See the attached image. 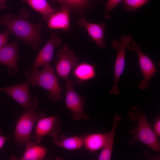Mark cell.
Segmentation results:
<instances>
[{
    "mask_svg": "<svg viewBox=\"0 0 160 160\" xmlns=\"http://www.w3.org/2000/svg\"><path fill=\"white\" fill-rule=\"evenodd\" d=\"M26 2L40 13L44 20L47 22L50 17L57 11L52 8L47 0H22Z\"/></svg>",
    "mask_w": 160,
    "mask_h": 160,
    "instance_id": "20",
    "label": "cell"
},
{
    "mask_svg": "<svg viewBox=\"0 0 160 160\" xmlns=\"http://www.w3.org/2000/svg\"><path fill=\"white\" fill-rule=\"evenodd\" d=\"M61 39L55 33L51 34L49 40L42 48L32 65L25 72L27 78L38 68L45 64L49 63L53 59L54 50L56 47L62 43Z\"/></svg>",
    "mask_w": 160,
    "mask_h": 160,
    "instance_id": "10",
    "label": "cell"
},
{
    "mask_svg": "<svg viewBox=\"0 0 160 160\" xmlns=\"http://www.w3.org/2000/svg\"><path fill=\"white\" fill-rule=\"evenodd\" d=\"M109 132L104 133H94L83 136L84 145L92 153L102 149L105 146Z\"/></svg>",
    "mask_w": 160,
    "mask_h": 160,
    "instance_id": "15",
    "label": "cell"
},
{
    "mask_svg": "<svg viewBox=\"0 0 160 160\" xmlns=\"http://www.w3.org/2000/svg\"><path fill=\"white\" fill-rule=\"evenodd\" d=\"M128 115L131 119L137 124V128L130 131L132 137L129 140V144L132 145L135 141H139L159 153L160 142L148 121L145 114L133 106L129 110Z\"/></svg>",
    "mask_w": 160,
    "mask_h": 160,
    "instance_id": "2",
    "label": "cell"
},
{
    "mask_svg": "<svg viewBox=\"0 0 160 160\" xmlns=\"http://www.w3.org/2000/svg\"><path fill=\"white\" fill-rule=\"evenodd\" d=\"M57 56L59 60L56 65V71L61 78L66 79L71 69L78 65V58L75 56L73 50L69 49L66 44L58 51Z\"/></svg>",
    "mask_w": 160,
    "mask_h": 160,
    "instance_id": "11",
    "label": "cell"
},
{
    "mask_svg": "<svg viewBox=\"0 0 160 160\" xmlns=\"http://www.w3.org/2000/svg\"><path fill=\"white\" fill-rule=\"evenodd\" d=\"M28 81L8 87L0 88V91L4 92L20 104L25 110H35L39 106L37 97L30 94Z\"/></svg>",
    "mask_w": 160,
    "mask_h": 160,
    "instance_id": "6",
    "label": "cell"
},
{
    "mask_svg": "<svg viewBox=\"0 0 160 160\" xmlns=\"http://www.w3.org/2000/svg\"><path fill=\"white\" fill-rule=\"evenodd\" d=\"M45 116L43 112L25 109L17 121L14 130V140L19 147L25 146L30 141L35 123Z\"/></svg>",
    "mask_w": 160,
    "mask_h": 160,
    "instance_id": "4",
    "label": "cell"
},
{
    "mask_svg": "<svg viewBox=\"0 0 160 160\" xmlns=\"http://www.w3.org/2000/svg\"><path fill=\"white\" fill-rule=\"evenodd\" d=\"M53 143L57 146L69 151L78 150L84 146L83 136H79L68 137L65 135H59L53 139Z\"/></svg>",
    "mask_w": 160,
    "mask_h": 160,
    "instance_id": "16",
    "label": "cell"
},
{
    "mask_svg": "<svg viewBox=\"0 0 160 160\" xmlns=\"http://www.w3.org/2000/svg\"><path fill=\"white\" fill-rule=\"evenodd\" d=\"M153 130L156 134L158 137L160 136V118L158 116L156 119L155 122L153 126Z\"/></svg>",
    "mask_w": 160,
    "mask_h": 160,
    "instance_id": "25",
    "label": "cell"
},
{
    "mask_svg": "<svg viewBox=\"0 0 160 160\" xmlns=\"http://www.w3.org/2000/svg\"><path fill=\"white\" fill-rule=\"evenodd\" d=\"M95 64L83 63L77 65L73 71V74L78 83L82 84L84 81L94 78L96 76Z\"/></svg>",
    "mask_w": 160,
    "mask_h": 160,
    "instance_id": "19",
    "label": "cell"
},
{
    "mask_svg": "<svg viewBox=\"0 0 160 160\" xmlns=\"http://www.w3.org/2000/svg\"><path fill=\"white\" fill-rule=\"evenodd\" d=\"M151 0H123L124 9L127 11L134 13L138 9L146 4Z\"/></svg>",
    "mask_w": 160,
    "mask_h": 160,
    "instance_id": "22",
    "label": "cell"
},
{
    "mask_svg": "<svg viewBox=\"0 0 160 160\" xmlns=\"http://www.w3.org/2000/svg\"><path fill=\"white\" fill-rule=\"evenodd\" d=\"M2 133V131L0 129V149L3 147L8 137L1 135Z\"/></svg>",
    "mask_w": 160,
    "mask_h": 160,
    "instance_id": "26",
    "label": "cell"
},
{
    "mask_svg": "<svg viewBox=\"0 0 160 160\" xmlns=\"http://www.w3.org/2000/svg\"><path fill=\"white\" fill-rule=\"evenodd\" d=\"M27 79L33 86H38L47 90L49 92V99L54 102L62 99L61 95L62 89L60 86L54 70L47 63L44 65L43 70L39 72L38 70L33 72Z\"/></svg>",
    "mask_w": 160,
    "mask_h": 160,
    "instance_id": "3",
    "label": "cell"
},
{
    "mask_svg": "<svg viewBox=\"0 0 160 160\" xmlns=\"http://www.w3.org/2000/svg\"><path fill=\"white\" fill-rule=\"evenodd\" d=\"M127 48L131 51L135 52L137 55L139 64L144 79L139 83L140 89H145L149 87L151 79L158 72L152 60L145 54L137 43L132 40Z\"/></svg>",
    "mask_w": 160,
    "mask_h": 160,
    "instance_id": "8",
    "label": "cell"
},
{
    "mask_svg": "<svg viewBox=\"0 0 160 160\" xmlns=\"http://www.w3.org/2000/svg\"><path fill=\"white\" fill-rule=\"evenodd\" d=\"M71 10L69 7L63 5L60 10L57 11L49 18L47 22L48 28L70 31V14Z\"/></svg>",
    "mask_w": 160,
    "mask_h": 160,
    "instance_id": "14",
    "label": "cell"
},
{
    "mask_svg": "<svg viewBox=\"0 0 160 160\" xmlns=\"http://www.w3.org/2000/svg\"><path fill=\"white\" fill-rule=\"evenodd\" d=\"M5 1L6 0H0V3L3 5L5 8L7 7Z\"/></svg>",
    "mask_w": 160,
    "mask_h": 160,
    "instance_id": "27",
    "label": "cell"
},
{
    "mask_svg": "<svg viewBox=\"0 0 160 160\" xmlns=\"http://www.w3.org/2000/svg\"><path fill=\"white\" fill-rule=\"evenodd\" d=\"M37 121L34 136L35 141L37 143H41L45 136L54 139L59 136L60 131L61 121L57 116H44Z\"/></svg>",
    "mask_w": 160,
    "mask_h": 160,
    "instance_id": "9",
    "label": "cell"
},
{
    "mask_svg": "<svg viewBox=\"0 0 160 160\" xmlns=\"http://www.w3.org/2000/svg\"><path fill=\"white\" fill-rule=\"evenodd\" d=\"M121 116L118 114L115 115L112 128L109 135L106 143L102 149L98 156L99 160H110L112 156L115 130L119 122L121 121Z\"/></svg>",
    "mask_w": 160,
    "mask_h": 160,
    "instance_id": "18",
    "label": "cell"
},
{
    "mask_svg": "<svg viewBox=\"0 0 160 160\" xmlns=\"http://www.w3.org/2000/svg\"><path fill=\"white\" fill-rule=\"evenodd\" d=\"M132 39V37L129 34L122 36L120 40H114L112 43V47L117 50V53L114 66L113 84L109 91L111 94L118 95L119 93L118 83L124 68L126 49Z\"/></svg>",
    "mask_w": 160,
    "mask_h": 160,
    "instance_id": "5",
    "label": "cell"
},
{
    "mask_svg": "<svg viewBox=\"0 0 160 160\" xmlns=\"http://www.w3.org/2000/svg\"><path fill=\"white\" fill-rule=\"evenodd\" d=\"M0 92H1L0 91Z\"/></svg>",
    "mask_w": 160,
    "mask_h": 160,
    "instance_id": "29",
    "label": "cell"
},
{
    "mask_svg": "<svg viewBox=\"0 0 160 160\" xmlns=\"http://www.w3.org/2000/svg\"><path fill=\"white\" fill-rule=\"evenodd\" d=\"M50 2H58L69 7L71 10L81 11L88 7L89 0H50Z\"/></svg>",
    "mask_w": 160,
    "mask_h": 160,
    "instance_id": "21",
    "label": "cell"
},
{
    "mask_svg": "<svg viewBox=\"0 0 160 160\" xmlns=\"http://www.w3.org/2000/svg\"><path fill=\"white\" fill-rule=\"evenodd\" d=\"M123 0H108L104 11V17L106 19L110 18V12Z\"/></svg>",
    "mask_w": 160,
    "mask_h": 160,
    "instance_id": "23",
    "label": "cell"
},
{
    "mask_svg": "<svg viewBox=\"0 0 160 160\" xmlns=\"http://www.w3.org/2000/svg\"><path fill=\"white\" fill-rule=\"evenodd\" d=\"M76 22L78 26L84 28L87 30L98 47L103 48L105 47L104 36L106 23L100 24L91 23L84 17L77 20Z\"/></svg>",
    "mask_w": 160,
    "mask_h": 160,
    "instance_id": "13",
    "label": "cell"
},
{
    "mask_svg": "<svg viewBox=\"0 0 160 160\" xmlns=\"http://www.w3.org/2000/svg\"><path fill=\"white\" fill-rule=\"evenodd\" d=\"M10 33L7 30L4 33H0V49L7 44Z\"/></svg>",
    "mask_w": 160,
    "mask_h": 160,
    "instance_id": "24",
    "label": "cell"
},
{
    "mask_svg": "<svg viewBox=\"0 0 160 160\" xmlns=\"http://www.w3.org/2000/svg\"><path fill=\"white\" fill-rule=\"evenodd\" d=\"M28 15L27 11L23 9L17 15L5 14L0 18V25L4 26L10 34L14 35L37 52L38 46L42 40V24L31 23L27 20Z\"/></svg>",
    "mask_w": 160,
    "mask_h": 160,
    "instance_id": "1",
    "label": "cell"
},
{
    "mask_svg": "<svg viewBox=\"0 0 160 160\" xmlns=\"http://www.w3.org/2000/svg\"><path fill=\"white\" fill-rule=\"evenodd\" d=\"M17 39L13 42L6 44L0 49V63L7 65L15 74L18 70L17 59L20 57L18 53Z\"/></svg>",
    "mask_w": 160,
    "mask_h": 160,
    "instance_id": "12",
    "label": "cell"
},
{
    "mask_svg": "<svg viewBox=\"0 0 160 160\" xmlns=\"http://www.w3.org/2000/svg\"><path fill=\"white\" fill-rule=\"evenodd\" d=\"M75 84L71 79H68L66 81L65 87L67 90L65 95V107L70 110L71 114L75 121H79L83 119H89V117L85 113L84 109L85 100L75 90L73 86Z\"/></svg>",
    "mask_w": 160,
    "mask_h": 160,
    "instance_id": "7",
    "label": "cell"
},
{
    "mask_svg": "<svg viewBox=\"0 0 160 160\" xmlns=\"http://www.w3.org/2000/svg\"><path fill=\"white\" fill-rule=\"evenodd\" d=\"M25 146L23 154L19 160H41L44 158L47 154L46 148L35 141H30Z\"/></svg>",
    "mask_w": 160,
    "mask_h": 160,
    "instance_id": "17",
    "label": "cell"
},
{
    "mask_svg": "<svg viewBox=\"0 0 160 160\" xmlns=\"http://www.w3.org/2000/svg\"><path fill=\"white\" fill-rule=\"evenodd\" d=\"M0 9H4L5 8L3 6V5L0 3Z\"/></svg>",
    "mask_w": 160,
    "mask_h": 160,
    "instance_id": "28",
    "label": "cell"
}]
</instances>
